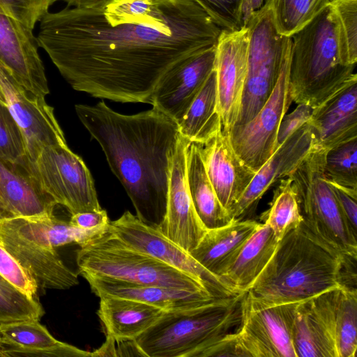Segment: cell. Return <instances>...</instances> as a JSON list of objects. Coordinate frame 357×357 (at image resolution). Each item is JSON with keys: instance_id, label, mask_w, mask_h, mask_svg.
Returning <instances> with one entry per match:
<instances>
[{"instance_id": "obj_1", "label": "cell", "mask_w": 357, "mask_h": 357, "mask_svg": "<svg viewBox=\"0 0 357 357\" xmlns=\"http://www.w3.org/2000/svg\"><path fill=\"white\" fill-rule=\"evenodd\" d=\"M221 31L193 0H115L48 11L36 41L73 89L151 105L165 74L216 45Z\"/></svg>"}, {"instance_id": "obj_2", "label": "cell", "mask_w": 357, "mask_h": 357, "mask_svg": "<svg viewBox=\"0 0 357 357\" xmlns=\"http://www.w3.org/2000/svg\"><path fill=\"white\" fill-rule=\"evenodd\" d=\"M76 114L100 145L137 217L158 227L166 211L169 179L180 137L178 125L155 108L123 114L103 100L77 104Z\"/></svg>"}, {"instance_id": "obj_3", "label": "cell", "mask_w": 357, "mask_h": 357, "mask_svg": "<svg viewBox=\"0 0 357 357\" xmlns=\"http://www.w3.org/2000/svg\"><path fill=\"white\" fill-rule=\"evenodd\" d=\"M356 259L317 237L303 221L285 233L246 291L266 304L300 303L337 287L355 288Z\"/></svg>"}, {"instance_id": "obj_4", "label": "cell", "mask_w": 357, "mask_h": 357, "mask_svg": "<svg viewBox=\"0 0 357 357\" xmlns=\"http://www.w3.org/2000/svg\"><path fill=\"white\" fill-rule=\"evenodd\" d=\"M289 82L292 101L315 108L355 74L343 60L337 17L329 3L291 36Z\"/></svg>"}, {"instance_id": "obj_5", "label": "cell", "mask_w": 357, "mask_h": 357, "mask_svg": "<svg viewBox=\"0 0 357 357\" xmlns=\"http://www.w3.org/2000/svg\"><path fill=\"white\" fill-rule=\"evenodd\" d=\"M245 291L218 298L207 304L166 311L135 339L142 356L199 357L241 320V300Z\"/></svg>"}, {"instance_id": "obj_6", "label": "cell", "mask_w": 357, "mask_h": 357, "mask_svg": "<svg viewBox=\"0 0 357 357\" xmlns=\"http://www.w3.org/2000/svg\"><path fill=\"white\" fill-rule=\"evenodd\" d=\"M76 261L81 275L208 291L199 280L128 245L109 229L80 247L76 253Z\"/></svg>"}, {"instance_id": "obj_7", "label": "cell", "mask_w": 357, "mask_h": 357, "mask_svg": "<svg viewBox=\"0 0 357 357\" xmlns=\"http://www.w3.org/2000/svg\"><path fill=\"white\" fill-rule=\"evenodd\" d=\"M324 150L317 146L289 176L307 228L343 256L356 259V234L344 216L324 173Z\"/></svg>"}, {"instance_id": "obj_8", "label": "cell", "mask_w": 357, "mask_h": 357, "mask_svg": "<svg viewBox=\"0 0 357 357\" xmlns=\"http://www.w3.org/2000/svg\"><path fill=\"white\" fill-rule=\"evenodd\" d=\"M248 29L247 74L238 117L234 127L251 121L275 87L290 53L291 37L275 26L270 0L255 11Z\"/></svg>"}, {"instance_id": "obj_9", "label": "cell", "mask_w": 357, "mask_h": 357, "mask_svg": "<svg viewBox=\"0 0 357 357\" xmlns=\"http://www.w3.org/2000/svg\"><path fill=\"white\" fill-rule=\"evenodd\" d=\"M26 166L43 191L70 215L102 209L88 167L67 144L43 148Z\"/></svg>"}, {"instance_id": "obj_10", "label": "cell", "mask_w": 357, "mask_h": 357, "mask_svg": "<svg viewBox=\"0 0 357 357\" xmlns=\"http://www.w3.org/2000/svg\"><path fill=\"white\" fill-rule=\"evenodd\" d=\"M298 303L266 304L245 291L235 332L241 357H296L293 326Z\"/></svg>"}, {"instance_id": "obj_11", "label": "cell", "mask_w": 357, "mask_h": 357, "mask_svg": "<svg viewBox=\"0 0 357 357\" xmlns=\"http://www.w3.org/2000/svg\"><path fill=\"white\" fill-rule=\"evenodd\" d=\"M290 53L268 98L249 122L234 127L229 133L240 158L257 172L278 148L280 124L292 101L289 82Z\"/></svg>"}, {"instance_id": "obj_12", "label": "cell", "mask_w": 357, "mask_h": 357, "mask_svg": "<svg viewBox=\"0 0 357 357\" xmlns=\"http://www.w3.org/2000/svg\"><path fill=\"white\" fill-rule=\"evenodd\" d=\"M109 229L128 245L199 280L215 297H227L241 293L225 284L155 227L143 222L128 211L117 220L110 221Z\"/></svg>"}, {"instance_id": "obj_13", "label": "cell", "mask_w": 357, "mask_h": 357, "mask_svg": "<svg viewBox=\"0 0 357 357\" xmlns=\"http://www.w3.org/2000/svg\"><path fill=\"white\" fill-rule=\"evenodd\" d=\"M0 88L6 105L23 137L29 162L45 147L66 144L54 109L45 98L26 91L0 63Z\"/></svg>"}, {"instance_id": "obj_14", "label": "cell", "mask_w": 357, "mask_h": 357, "mask_svg": "<svg viewBox=\"0 0 357 357\" xmlns=\"http://www.w3.org/2000/svg\"><path fill=\"white\" fill-rule=\"evenodd\" d=\"M0 243L38 287L61 290L78 284L77 273L65 265L55 248L29 236L17 225L13 216L0 220Z\"/></svg>"}, {"instance_id": "obj_15", "label": "cell", "mask_w": 357, "mask_h": 357, "mask_svg": "<svg viewBox=\"0 0 357 357\" xmlns=\"http://www.w3.org/2000/svg\"><path fill=\"white\" fill-rule=\"evenodd\" d=\"M190 142L180 134L170 171L165 216L155 227L190 253L206 231L195 210L186 177V152Z\"/></svg>"}, {"instance_id": "obj_16", "label": "cell", "mask_w": 357, "mask_h": 357, "mask_svg": "<svg viewBox=\"0 0 357 357\" xmlns=\"http://www.w3.org/2000/svg\"><path fill=\"white\" fill-rule=\"evenodd\" d=\"M248 29L222 30L216 45L215 70L218 111L223 131L234 128L242 101L247 74Z\"/></svg>"}, {"instance_id": "obj_17", "label": "cell", "mask_w": 357, "mask_h": 357, "mask_svg": "<svg viewBox=\"0 0 357 357\" xmlns=\"http://www.w3.org/2000/svg\"><path fill=\"white\" fill-rule=\"evenodd\" d=\"M216 45L190 55L169 70L154 90L153 107L178 125L215 69Z\"/></svg>"}, {"instance_id": "obj_18", "label": "cell", "mask_w": 357, "mask_h": 357, "mask_svg": "<svg viewBox=\"0 0 357 357\" xmlns=\"http://www.w3.org/2000/svg\"><path fill=\"white\" fill-rule=\"evenodd\" d=\"M38 47L33 30L0 11V63L26 91L45 98L50 90Z\"/></svg>"}, {"instance_id": "obj_19", "label": "cell", "mask_w": 357, "mask_h": 357, "mask_svg": "<svg viewBox=\"0 0 357 357\" xmlns=\"http://www.w3.org/2000/svg\"><path fill=\"white\" fill-rule=\"evenodd\" d=\"M317 136L307 123L286 139L256 172L230 213L232 220H243L265 192L282 178L289 177L317 146Z\"/></svg>"}, {"instance_id": "obj_20", "label": "cell", "mask_w": 357, "mask_h": 357, "mask_svg": "<svg viewBox=\"0 0 357 357\" xmlns=\"http://www.w3.org/2000/svg\"><path fill=\"white\" fill-rule=\"evenodd\" d=\"M198 146L209 181L230 215L257 172L236 154L222 124L208 141Z\"/></svg>"}, {"instance_id": "obj_21", "label": "cell", "mask_w": 357, "mask_h": 357, "mask_svg": "<svg viewBox=\"0 0 357 357\" xmlns=\"http://www.w3.org/2000/svg\"><path fill=\"white\" fill-rule=\"evenodd\" d=\"M333 289L298 304L293 326L296 357H337L333 336Z\"/></svg>"}, {"instance_id": "obj_22", "label": "cell", "mask_w": 357, "mask_h": 357, "mask_svg": "<svg viewBox=\"0 0 357 357\" xmlns=\"http://www.w3.org/2000/svg\"><path fill=\"white\" fill-rule=\"evenodd\" d=\"M99 298L110 296L139 301L165 311L201 306L218 298L207 291L177 289L158 285L142 284L109 278L82 275Z\"/></svg>"}, {"instance_id": "obj_23", "label": "cell", "mask_w": 357, "mask_h": 357, "mask_svg": "<svg viewBox=\"0 0 357 357\" xmlns=\"http://www.w3.org/2000/svg\"><path fill=\"white\" fill-rule=\"evenodd\" d=\"M309 123L317 145L328 150L357 137V75L335 93L314 108Z\"/></svg>"}, {"instance_id": "obj_24", "label": "cell", "mask_w": 357, "mask_h": 357, "mask_svg": "<svg viewBox=\"0 0 357 357\" xmlns=\"http://www.w3.org/2000/svg\"><path fill=\"white\" fill-rule=\"evenodd\" d=\"M0 356L89 357L91 352L55 339L39 320L0 324Z\"/></svg>"}, {"instance_id": "obj_25", "label": "cell", "mask_w": 357, "mask_h": 357, "mask_svg": "<svg viewBox=\"0 0 357 357\" xmlns=\"http://www.w3.org/2000/svg\"><path fill=\"white\" fill-rule=\"evenodd\" d=\"M0 160V199L13 216L31 218L54 215L56 204L40 187L27 169Z\"/></svg>"}, {"instance_id": "obj_26", "label": "cell", "mask_w": 357, "mask_h": 357, "mask_svg": "<svg viewBox=\"0 0 357 357\" xmlns=\"http://www.w3.org/2000/svg\"><path fill=\"white\" fill-rule=\"evenodd\" d=\"M259 225L251 220H234L225 226L207 229L189 254L220 278Z\"/></svg>"}, {"instance_id": "obj_27", "label": "cell", "mask_w": 357, "mask_h": 357, "mask_svg": "<svg viewBox=\"0 0 357 357\" xmlns=\"http://www.w3.org/2000/svg\"><path fill=\"white\" fill-rule=\"evenodd\" d=\"M165 312L139 301L103 296L100 297L97 314L106 337L121 341L135 340Z\"/></svg>"}, {"instance_id": "obj_28", "label": "cell", "mask_w": 357, "mask_h": 357, "mask_svg": "<svg viewBox=\"0 0 357 357\" xmlns=\"http://www.w3.org/2000/svg\"><path fill=\"white\" fill-rule=\"evenodd\" d=\"M279 241L268 225L259 223L220 275L222 282L236 292L247 291L270 261Z\"/></svg>"}, {"instance_id": "obj_29", "label": "cell", "mask_w": 357, "mask_h": 357, "mask_svg": "<svg viewBox=\"0 0 357 357\" xmlns=\"http://www.w3.org/2000/svg\"><path fill=\"white\" fill-rule=\"evenodd\" d=\"M186 177L195 210L206 229L222 227L234 220L221 204L209 181L198 144L192 142L186 152Z\"/></svg>"}, {"instance_id": "obj_30", "label": "cell", "mask_w": 357, "mask_h": 357, "mask_svg": "<svg viewBox=\"0 0 357 357\" xmlns=\"http://www.w3.org/2000/svg\"><path fill=\"white\" fill-rule=\"evenodd\" d=\"M221 124L214 69L179 123L178 130L190 142L203 144Z\"/></svg>"}, {"instance_id": "obj_31", "label": "cell", "mask_w": 357, "mask_h": 357, "mask_svg": "<svg viewBox=\"0 0 357 357\" xmlns=\"http://www.w3.org/2000/svg\"><path fill=\"white\" fill-rule=\"evenodd\" d=\"M333 336L337 357H356L357 349V291L345 287L333 289Z\"/></svg>"}, {"instance_id": "obj_32", "label": "cell", "mask_w": 357, "mask_h": 357, "mask_svg": "<svg viewBox=\"0 0 357 357\" xmlns=\"http://www.w3.org/2000/svg\"><path fill=\"white\" fill-rule=\"evenodd\" d=\"M264 220L279 240L287 231L298 227L303 221L289 177L280 180L270 208L264 214Z\"/></svg>"}, {"instance_id": "obj_33", "label": "cell", "mask_w": 357, "mask_h": 357, "mask_svg": "<svg viewBox=\"0 0 357 357\" xmlns=\"http://www.w3.org/2000/svg\"><path fill=\"white\" fill-rule=\"evenodd\" d=\"M277 31L291 37L309 23L329 0H270Z\"/></svg>"}, {"instance_id": "obj_34", "label": "cell", "mask_w": 357, "mask_h": 357, "mask_svg": "<svg viewBox=\"0 0 357 357\" xmlns=\"http://www.w3.org/2000/svg\"><path fill=\"white\" fill-rule=\"evenodd\" d=\"M324 173L329 182L357 191V137L326 151Z\"/></svg>"}, {"instance_id": "obj_35", "label": "cell", "mask_w": 357, "mask_h": 357, "mask_svg": "<svg viewBox=\"0 0 357 357\" xmlns=\"http://www.w3.org/2000/svg\"><path fill=\"white\" fill-rule=\"evenodd\" d=\"M337 20L341 53L347 65L357 62V0H329Z\"/></svg>"}, {"instance_id": "obj_36", "label": "cell", "mask_w": 357, "mask_h": 357, "mask_svg": "<svg viewBox=\"0 0 357 357\" xmlns=\"http://www.w3.org/2000/svg\"><path fill=\"white\" fill-rule=\"evenodd\" d=\"M0 160L17 165H24L27 160L21 131L6 105L1 102Z\"/></svg>"}, {"instance_id": "obj_37", "label": "cell", "mask_w": 357, "mask_h": 357, "mask_svg": "<svg viewBox=\"0 0 357 357\" xmlns=\"http://www.w3.org/2000/svg\"><path fill=\"white\" fill-rule=\"evenodd\" d=\"M44 310L36 298L19 293L12 294L0 289V324L15 321L40 320Z\"/></svg>"}, {"instance_id": "obj_38", "label": "cell", "mask_w": 357, "mask_h": 357, "mask_svg": "<svg viewBox=\"0 0 357 357\" xmlns=\"http://www.w3.org/2000/svg\"><path fill=\"white\" fill-rule=\"evenodd\" d=\"M222 30L238 31L243 27L241 6L243 0H193Z\"/></svg>"}, {"instance_id": "obj_39", "label": "cell", "mask_w": 357, "mask_h": 357, "mask_svg": "<svg viewBox=\"0 0 357 357\" xmlns=\"http://www.w3.org/2000/svg\"><path fill=\"white\" fill-rule=\"evenodd\" d=\"M55 0H0V11L33 31Z\"/></svg>"}, {"instance_id": "obj_40", "label": "cell", "mask_w": 357, "mask_h": 357, "mask_svg": "<svg viewBox=\"0 0 357 357\" xmlns=\"http://www.w3.org/2000/svg\"><path fill=\"white\" fill-rule=\"evenodd\" d=\"M0 275L22 294L36 298V282L1 243Z\"/></svg>"}, {"instance_id": "obj_41", "label": "cell", "mask_w": 357, "mask_h": 357, "mask_svg": "<svg viewBox=\"0 0 357 357\" xmlns=\"http://www.w3.org/2000/svg\"><path fill=\"white\" fill-rule=\"evenodd\" d=\"M314 107L307 104H297V107L283 117L278 132V147L295 131L309 123Z\"/></svg>"}, {"instance_id": "obj_42", "label": "cell", "mask_w": 357, "mask_h": 357, "mask_svg": "<svg viewBox=\"0 0 357 357\" xmlns=\"http://www.w3.org/2000/svg\"><path fill=\"white\" fill-rule=\"evenodd\" d=\"M329 183L344 216L352 229L357 233V191Z\"/></svg>"}, {"instance_id": "obj_43", "label": "cell", "mask_w": 357, "mask_h": 357, "mask_svg": "<svg viewBox=\"0 0 357 357\" xmlns=\"http://www.w3.org/2000/svg\"><path fill=\"white\" fill-rule=\"evenodd\" d=\"M109 221L106 211L102 208L100 211L82 212L71 215L69 222L79 227L90 229L107 225Z\"/></svg>"}, {"instance_id": "obj_44", "label": "cell", "mask_w": 357, "mask_h": 357, "mask_svg": "<svg viewBox=\"0 0 357 357\" xmlns=\"http://www.w3.org/2000/svg\"><path fill=\"white\" fill-rule=\"evenodd\" d=\"M67 3L68 6H73L82 8H98L107 5L115 0H55Z\"/></svg>"}, {"instance_id": "obj_45", "label": "cell", "mask_w": 357, "mask_h": 357, "mask_svg": "<svg viewBox=\"0 0 357 357\" xmlns=\"http://www.w3.org/2000/svg\"><path fill=\"white\" fill-rule=\"evenodd\" d=\"M0 289L12 294H16L20 293L17 289L13 287L10 284H9L6 280H4L0 275ZM22 293V292H21Z\"/></svg>"}, {"instance_id": "obj_46", "label": "cell", "mask_w": 357, "mask_h": 357, "mask_svg": "<svg viewBox=\"0 0 357 357\" xmlns=\"http://www.w3.org/2000/svg\"><path fill=\"white\" fill-rule=\"evenodd\" d=\"M13 216L0 199V220Z\"/></svg>"}, {"instance_id": "obj_47", "label": "cell", "mask_w": 357, "mask_h": 357, "mask_svg": "<svg viewBox=\"0 0 357 357\" xmlns=\"http://www.w3.org/2000/svg\"><path fill=\"white\" fill-rule=\"evenodd\" d=\"M253 10H259L264 4V0H250Z\"/></svg>"}]
</instances>
